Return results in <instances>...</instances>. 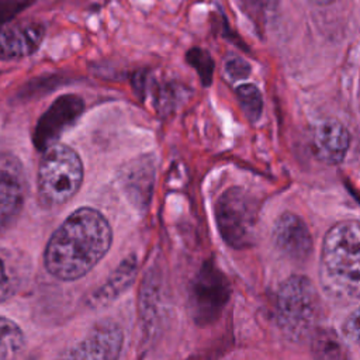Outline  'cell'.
I'll list each match as a JSON object with an SVG mask.
<instances>
[{"label":"cell","mask_w":360,"mask_h":360,"mask_svg":"<svg viewBox=\"0 0 360 360\" xmlns=\"http://www.w3.org/2000/svg\"><path fill=\"white\" fill-rule=\"evenodd\" d=\"M112 242V231L105 217L94 208L73 211L51 235L44 264L51 276L73 281L86 276L105 256Z\"/></svg>","instance_id":"1"},{"label":"cell","mask_w":360,"mask_h":360,"mask_svg":"<svg viewBox=\"0 0 360 360\" xmlns=\"http://www.w3.org/2000/svg\"><path fill=\"white\" fill-rule=\"evenodd\" d=\"M319 281L326 295L340 305L356 304L360 297V226L357 219L333 225L325 235Z\"/></svg>","instance_id":"2"},{"label":"cell","mask_w":360,"mask_h":360,"mask_svg":"<svg viewBox=\"0 0 360 360\" xmlns=\"http://www.w3.org/2000/svg\"><path fill=\"white\" fill-rule=\"evenodd\" d=\"M321 301L312 281L305 276H291L278 288L276 321L291 340L309 338L318 328Z\"/></svg>","instance_id":"3"},{"label":"cell","mask_w":360,"mask_h":360,"mask_svg":"<svg viewBox=\"0 0 360 360\" xmlns=\"http://www.w3.org/2000/svg\"><path fill=\"white\" fill-rule=\"evenodd\" d=\"M83 181V163L68 145L52 143L44 149L38 167V197L45 207L66 204Z\"/></svg>","instance_id":"4"},{"label":"cell","mask_w":360,"mask_h":360,"mask_svg":"<svg viewBox=\"0 0 360 360\" xmlns=\"http://www.w3.org/2000/svg\"><path fill=\"white\" fill-rule=\"evenodd\" d=\"M215 221L225 243L246 249L255 243L259 224V202L242 187L226 188L215 202Z\"/></svg>","instance_id":"5"},{"label":"cell","mask_w":360,"mask_h":360,"mask_svg":"<svg viewBox=\"0 0 360 360\" xmlns=\"http://www.w3.org/2000/svg\"><path fill=\"white\" fill-rule=\"evenodd\" d=\"M231 294L225 274L211 262L204 263L190 287V311L198 325H208L218 319Z\"/></svg>","instance_id":"6"},{"label":"cell","mask_w":360,"mask_h":360,"mask_svg":"<svg viewBox=\"0 0 360 360\" xmlns=\"http://www.w3.org/2000/svg\"><path fill=\"white\" fill-rule=\"evenodd\" d=\"M122 343L124 333L121 326L111 319H105L96 323L60 360H118Z\"/></svg>","instance_id":"7"},{"label":"cell","mask_w":360,"mask_h":360,"mask_svg":"<svg viewBox=\"0 0 360 360\" xmlns=\"http://www.w3.org/2000/svg\"><path fill=\"white\" fill-rule=\"evenodd\" d=\"M25 174L21 162L11 153H0V228L10 225L25 201Z\"/></svg>","instance_id":"8"},{"label":"cell","mask_w":360,"mask_h":360,"mask_svg":"<svg viewBox=\"0 0 360 360\" xmlns=\"http://www.w3.org/2000/svg\"><path fill=\"white\" fill-rule=\"evenodd\" d=\"M83 100L75 94H66L53 101L46 112L39 118L35 128V145L45 149L60 136L83 112Z\"/></svg>","instance_id":"9"},{"label":"cell","mask_w":360,"mask_h":360,"mask_svg":"<svg viewBox=\"0 0 360 360\" xmlns=\"http://www.w3.org/2000/svg\"><path fill=\"white\" fill-rule=\"evenodd\" d=\"M277 249L292 262H305L314 249L309 228L301 217L284 212L278 217L273 231Z\"/></svg>","instance_id":"10"},{"label":"cell","mask_w":360,"mask_h":360,"mask_svg":"<svg viewBox=\"0 0 360 360\" xmlns=\"http://www.w3.org/2000/svg\"><path fill=\"white\" fill-rule=\"evenodd\" d=\"M45 37V25L38 21L10 22L0 27V59L32 55Z\"/></svg>","instance_id":"11"},{"label":"cell","mask_w":360,"mask_h":360,"mask_svg":"<svg viewBox=\"0 0 360 360\" xmlns=\"http://www.w3.org/2000/svg\"><path fill=\"white\" fill-rule=\"evenodd\" d=\"M312 150L318 160L326 165L340 163L350 146V134L338 120H323L312 131Z\"/></svg>","instance_id":"12"},{"label":"cell","mask_w":360,"mask_h":360,"mask_svg":"<svg viewBox=\"0 0 360 360\" xmlns=\"http://www.w3.org/2000/svg\"><path fill=\"white\" fill-rule=\"evenodd\" d=\"M136 267L135 256H129L121 262L115 271L108 277V280L91 295V304L100 307L114 301L132 284L136 276Z\"/></svg>","instance_id":"13"},{"label":"cell","mask_w":360,"mask_h":360,"mask_svg":"<svg viewBox=\"0 0 360 360\" xmlns=\"http://www.w3.org/2000/svg\"><path fill=\"white\" fill-rule=\"evenodd\" d=\"M24 278L21 257L11 249L0 246V304L10 300Z\"/></svg>","instance_id":"14"},{"label":"cell","mask_w":360,"mask_h":360,"mask_svg":"<svg viewBox=\"0 0 360 360\" xmlns=\"http://www.w3.org/2000/svg\"><path fill=\"white\" fill-rule=\"evenodd\" d=\"M311 338L315 360H349L345 345L332 329L316 328Z\"/></svg>","instance_id":"15"},{"label":"cell","mask_w":360,"mask_h":360,"mask_svg":"<svg viewBox=\"0 0 360 360\" xmlns=\"http://www.w3.org/2000/svg\"><path fill=\"white\" fill-rule=\"evenodd\" d=\"M24 333L11 319L0 316V360H15L24 347Z\"/></svg>","instance_id":"16"},{"label":"cell","mask_w":360,"mask_h":360,"mask_svg":"<svg viewBox=\"0 0 360 360\" xmlns=\"http://www.w3.org/2000/svg\"><path fill=\"white\" fill-rule=\"evenodd\" d=\"M236 94L249 121L256 122L263 110V98L259 89L255 84H242L236 89Z\"/></svg>","instance_id":"17"},{"label":"cell","mask_w":360,"mask_h":360,"mask_svg":"<svg viewBox=\"0 0 360 360\" xmlns=\"http://www.w3.org/2000/svg\"><path fill=\"white\" fill-rule=\"evenodd\" d=\"M187 59L197 69V72L201 77V82L204 84H210L211 77H212V69H214L211 56L202 49H191L187 55Z\"/></svg>","instance_id":"18"},{"label":"cell","mask_w":360,"mask_h":360,"mask_svg":"<svg viewBox=\"0 0 360 360\" xmlns=\"http://www.w3.org/2000/svg\"><path fill=\"white\" fill-rule=\"evenodd\" d=\"M225 72L226 75L233 80H242L246 79L250 73V66L248 62H245L242 58L238 56H229L225 62Z\"/></svg>","instance_id":"19"},{"label":"cell","mask_w":360,"mask_h":360,"mask_svg":"<svg viewBox=\"0 0 360 360\" xmlns=\"http://www.w3.org/2000/svg\"><path fill=\"white\" fill-rule=\"evenodd\" d=\"M342 335L346 342L356 345L359 340V311L353 309L342 325Z\"/></svg>","instance_id":"20"},{"label":"cell","mask_w":360,"mask_h":360,"mask_svg":"<svg viewBox=\"0 0 360 360\" xmlns=\"http://www.w3.org/2000/svg\"><path fill=\"white\" fill-rule=\"evenodd\" d=\"M312 1L316 3V4H329V3H332L335 0H312Z\"/></svg>","instance_id":"21"}]
</instances>
